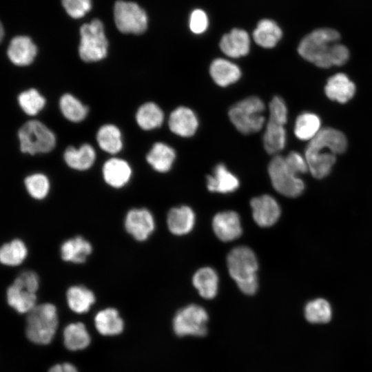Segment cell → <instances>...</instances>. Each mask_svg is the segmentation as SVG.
Instances as JSON below:
<instances>
[{"label": "cell", "mask_w": 372, "mask_h": 372, "mask_svg": "<svg viewBox=\"0 0 372 372\" xmlns=\"http://www.w3.org/2000/svg\"><path fill=\"white\" fill-rule=\"evenodd\" d=\"M59 105L63 116L74 123L82 121L88 112L87 107L70 94H65L61 96Z\"/></svg>", "instance_id": "37"}, {"label": "cell", "mask_w": 372, "mask_h": 372, "mask_svg": "<svg viewBox=\"0 0 372 372\" xmlns=\"http://www.w3.org/2000/svg\"><path fill=\"white\" fill-rule=\"evenodd\" d=\"M240 185L238 178L223 164H218L212 175L207 176V187L209 191L221 194H229L236 191Z\"/></svg>", "instance_id": "23"}, {"label": "cell", "mask_w": 372, "mask_h": 372, "mask_svg": "<svg viewBox=\"0 0 372 372\" xmlns=\"http://www.w3.org/2000/svg\"><path fill=\"white\" fill-rule=\"evenodd\" d=\"M96 141L103 150L111 154H117L123 147L121 133L114 125H103L98 130Z\"/></svg>", "instance_id": "34"}, {"label": "cell", "mask_w": 372, "mask_h": 372, "mask_svg": "<svg viewBox=\"0 0 372 372\" xmlns=\"http://www.w3.org/2000/svg\"><path fill=\"white\" fill-rule=\"evenodd\" d=\"M212 228L216 236L224 242L236 240L242 231L240 216L234 211L216 214L212 220Z\"/></svg>", "instance_id": "14"}, {"label": "cell", "mask_w": 372, "mask_h": 372, "mask_svg": "<svg viewBox=\"0 0 372 372\" xmlns=\"http://www.w3.org/2000/svg\"><path fill=\"white\" fill-rule=\"evenodd\" d=\"M67 13L74 19L83 17L91 8L90 0H61Z\"/></svg>", "instance_id": "40"}, {"label": "cell", "mask_w": 372, "mask_h": 372, "mask_svg": "<svg viewBox=\"0 0 372 372\" xmlns=\"http://www.w3.org/2000/svg\"><path fill=\"white\" fill-rule=\"evenodd\" d=\"M81 41L79 54L85 62H96L104 59L107 53L108 41L102 22L94 19L80 28Z\"/></svg>", "instance_id": "7"}, {"label": "cell", "mask_w": 372, "mask_h": 372, "mask_svg": "<svg viewBox=\"0 0 372 372\" xmlns=\"http://www.w3.org/2000/svg\"><path fill=\"white\" fill-rule=\"evenodd\" d=\"M263 144L266 152L270 154H275L283 149L286 144L284 125L269 119L263 136Z\"/></svg>", "instance_id": "31"}, {"label": "cell", "mask_w": 372, "mask_h": 372, "mask_svg": "<svg viewBox=\"0 0 372 372\" xmlns=\"http://www.w3.org/2000/svg\"><path fill=\"white\" fill-rule=\"evenodd\" d=\"M68 307L76 313L87 312L96 302V296L92 290L83 285H72L65 293Z\"/></svg>", "instance_id": "22"}, {"label": "cell", "mask_w": 372, "mask_h": 372, "mask_svg": "<svg viewBox=\"0 0 372 372\" xmlns=\"http://www.w3.org/2000/svg\"><path fill=\"white\" fill-rule=\"evenodd\" d=\"M282 35V30L278 24L267 19L260 20L253 32L255 42L265 48L276 46Z\"/></svg>", "instance_id": "30"}, {"label": "cell", "mask_w": 372, "mask_h": 372, "mask_svg": "<svg viewBox=\"0 0 372 372\" xmlns=\"http://www.w3.org/2000/svg\"><path fill=\"white\" fill-rule=\"evenodd\" d=\"M18 101L23 112L30 116L37 114L45 106V100L35 89H30L18 96Z\"/></svg>", "instance_id": "39"}, {"label": "cell", "mask_w": 372, "mask_h": 372, "mask_svg": "<svg viewBox=\"0 0 372 372\" xmlns=\"http://www.w3.org/2000/svg\"><path fill=\"white\" fill-rule=\"evenodd\" d=\"M97 331L103 335L120 334L124 327L123 320L118 311L113 307H107L97 312L94 317Z\"/></svg>", "instance_id": "27"}, {"label": "cell", "mask_w": 372, "mask_h": 372, "mask_svg": "<svg viewBox=\"0 0 372 372\" xmlns=\"http://www.w3.org/2000/svg\"><path fill=\"white\" fill-rule=\"evenodd\" d=\"M37 53V46L27 36H17L12 38L7 50L10 61L18 66L31 64Z\"/></svg>", "instance_id": "18"}, {"label": "cell", "mask_w": 372, "mask_h": 372, "mask_svg": "<svg viewBox=\"0 0 372 372\" xmlns=\"http://www.w3.org/2000/svg\"><path fill=\"white\" fill-rule=\"evenodd\" d=\"M324 90L331 100L344 103L354 96L355 85L346 74L338 73L328 79Z\"/></svg>", "instance_id": "20"}, {"label": "cell", "mask_w": 372, "mask_h": 372, "mask_svg": "<svg viewBox=\"0 0 372 372\" xmlns=\"http://www.w3.org/2000/svg\"><path fill=\"white\" fill-rule=\"evenodd\" d=\"M63 342L71 351L81 350L90 343V336L82 322L69 324L63 331Z\"/></svg>", "instance_id": "32"}, {"label": "cell", "mask_w": 372, "mask_h": 372, "mask_svg": "<svg viewBox=\"0 0 372 372\" xmlns=\"http://www.w3.org/2000/svg\"><path fill=\"white\" fill-rule=\"evenodd\" d=\"M48 372H77V370L72 364L63 363L54 365Z\"/></svg>", "instance_id": "45"}, {"label": "cell", "mask_w": 372, "mask_h": 372, "mask_svg": "<svg viewBox=\"0 0 372 372\" xmlns=\"http://www.w3.org/2000/svg\"><path fill=\"white\" fill-rule=\"evenodd\" d=\"M252 216L257 225L267 227L274 225L279 219L281 210L277 200L269 195L253 198L250 201Z\"/></svg>", "instance_id": "13"}, {"label": "cell", "mask_w": 372, "mask_h": 372, "mask_svg": "<svg viewBox=\"0 0 372 372\" xmlns=\"http://www.w3.org/2000/svg\"><path fill=\"white\" fill-rule=\"evenodd\" d=\"M285 158L288 167L296 175L304 174L309 170L305 157L298 152H291Z\"/></svg>", "instance_id": "44"}, {"label": "cell", "mask_w": 372, "mask_h": 372, "mask_svg": "<svg viewBox=\"0 0 372 372\" xmlns=\"http://www.w3.org/2000/svg\"><path fill=\"white\" fill-rule=\"evenodd\" d=\"M8 304L19 313H29L37 304V295L24 287L15 278L7 287Z\"/></svg>", "instance_id": "16"}, {"label": "cell", "mask_w": 372, "mask_h": 372, "mask_svg": "<svg viewBox=\"0 0 372 372\" xmlns=\"http://www.w3.org/2000/svg\"><path fill=\"white\" fill-rule=\"evenodd\" d=\"M24 186L29 196L37 201L46 199L51 189L48 177L42 173H34L26 176Z\"/></svg>", "instance_id": "36"}, {"label": "cell", "mask_w": 372, "mask_h": 372, "mask_svg": "<svg viewBox=\"0 0 372 372\" xmlns=\"http://www.w3.org/2000/svg\"><path fill=\"white\" fill-rule=\"evenodd\" d=\"M168 125L174 134L182 137H189L196 132L198 121L193 110L189 107L180 106L170 114Z\"/></svg>", "instance_id": "17"}, {"label": "cell", "mask_w": 372, "mask_h": 372, "mask_svg": "<svg viewBox=\"0 0 372 372\" xmlns=\"http://www.w3.org/2000/svg\"><path fill=\"white\" fill-rule=\"evenodd\" d=\"M208 315L202 307L190 304L178 310L173 320L174 332L178 336H204L207 334Z\"/></svg>", "instance_id": "9"}, {"label": "cell", "mask_w": 372, "mask_h": 372, "mask_svg": "<svg viewBox=\"0 0 372 372\" xmlns=\"http://www.w3.org/2000/svg\"><path fill=\"white\" fill-rule=\"evenodd\" d=\"M126 233L138 242L147 240L154 231L156 223L152 213L145 207H133L124 216Z\"/></svg>", "instance_id": "11"}, {"label": "cell", "mask_w": 372, "mask_h": 372, "mask_svg": "<svg viewBox=\"0 0 372 372\" xmlns=\"http://www.w3.org/2000/svg\"><path fill=\"white\" fill-rule=\"evenodd\" d=\"M114 19L118 30L125 34H139L147 27L146 12L134 2L117 1L114 7Z\"/></svg>", "instance_id": "10"}, {"label": "cell", "mask_w": 372, "mask_h": 372, "mask_svg": "<svg viewBox=\"0 0 372 372\" xmlns=\"http://www.w3.org/2000/svg\"><path fill=\"white\" fill-rule=\"evenodd\" d=\"M268 173L273 188L288 197H297L304 189V182L288 167L285 157L277 155L269 163Z\"/></svg>", "instance_id": "8"}, {"label": "cell", "mask_w": 372, "mask_h": 372, "mask_svg": "<svg viewBox=\"0 0 372 372\" xmlns=\"http://www.w3.org/2000/svg\"><path fill=\"white\" fill-rule=\"evenodd\" d=\"M21 151L30 155L51 152L56 145L54 133L37 120L25 123L19 130Z\"/></svg>", "instance_id": "6"}, {"label": "cell", "mask_w": 372, "mask_h": 372, "mask_svg": "<svg viewBox=\"0 0 372 372\" xmlns=\"http://www.w3.org/2000/svg\"><path fill=\"white\" fill-rule=\"evenodd\" d=\"M269 120L284 125L287 121V108L284 100L274 96L269 103Z\"/></svg>", "instance_id": "41"}, {"label": "cell", "mask_w": 372, "mask_h": 372, "mask_svg": "<svg viewBox=\"0 0 372 372\" xmlns=\"http://www.w3.org/2000/svg\"><path fill=\"white\" fill-rule=\"evenodd\" d=\"M63 158L71 169L85 171L94 163L96 153L94 149L89 144H83L79 149L70 146L65 149Z\"/></svg>", "instance_id": "26"}, {"label": "cell", "mask_w": 372, "mask_h": 372, "mask_svg": "<svg viewBox=\"0 0 372 372\" xmlns=\"http://www.w3.org/2000/svg\"><path fill=\"white\" fill-rule=\"evenodd\" d=\"M331 314L329 303L322 298L309 302L304 308V316L311 323H327L330 321Z\"/></svg>", "instance_id": "38"}, {"label": "cell", "mask_w": 372, "mask_h": 372, "mask_svg": "<svg viewBox=\"0 0 372 372\" xmlns=\"http://www.w3.org/2000/svg\"><path fill=\"white\" fill-rule=\"evenodd\" d=\"M94 251L90 240L81 235L65 239L59 247L61 260L74 265L85 263Z\"/></svg>", "instance_id": "12"}, {"label": "cell", "mask_w": 372, "mask_h": 372, "mask_svg": "<svg viewBox=\"0 0 372 372\" xmlns=\"http://www.w3.org/2000/svg\"><path fill=\"white\" fill-rule=\"evenodd\" d=\"M29 249L25 241L14 238L2 244L0 248V262L6 267H16L28 258Z\"/></svg>", "instance_id": "24"}, {"label": "cell", "mask_w": 372, "mask_h": 372, "mask_svg": "<svg viewBox=\"0 0 372 372\" xmlns=\"http://www.w3.org/2000/svg\"><path fill=\"white\" fill-rule=\"evenodd\" d=\"M132 174L129 163L125 160L112 158L103 166L102 175L105 183L112 188L119 189L126 186Z\"/></svg>", "instance_id": "15"}, {"label": "cell", "mask_w": 372, "mask_h": 372, "mask_svg": "<svg viewBox=\"0 0 372 372\" xmlns=\"http://www.w3.org/2000/svg\"><path fill=\"white\" fill-rule=\"evenodd\" d=\"M57 309L50 302L37 304L26 318L25 333L32 342L47 344L54 338L58 327Z\"/></svg>", "instance_id": "4"}, {"label": "cell", "mask_w": 372, "mask_h": 372, "mask_svg": "<svg viewBox=\"0 0 372 372\" xmlns=\"http://www.w3.org/2000/svg\"><path fill=\"white\" fill-rule=\"evenodd\" d=\"M176 158L175 151L165 143L154 144L146 156L147 163L158 172L165 173L170 170Z\"/></svg>", "instance_id": "29"}, {"label": "cell", "mask_w": 372, "mask_h": 372, "mask_svg": "<svg viewBox=\"0 0 372 372\" xmlns=\"http://www.w3.org/2000/svg\"><path fill=\"white\" fill-rule=\"evenodd\" d=\"M195 219V214L189 207L183 205L174 207L167 214V227L170 232L174 235H185L194 228Z\"/></svg>", "instance_id": "21"}, {"label": "cell", "mask_w": 372, "mask_h": 372, "mask_svg": "<svg viewBox=\"0 0 372 372\" xmlns=\"http://www.w3.org/2000/svg\"><path fill=\"white\" fill-rule=\"evenodd\" d=\"M218 276L211 267H205L196 271L192 283L199 294L204 298H214L218 289Z\"/></svg>", "instance_id": "28"}, {"label": "cell", "mask_w": 372, "mask_h": 372, "mask_svg": "<svg viewBox=\"0 0 372 372\" xmlns=\"http://www.w3.org/2000/svg\"><path fill=\"white\" fill-rule=\"evenodd\" d=\"M220 48L225 55L231 58L245 56L249 52V36L245 30L234 28L223 36Z\"/></svg>", "instance_id": "19"}, {"label": "cell", "mask_w": 372, "mask_h": 372, "mask_svg": "<svg viewBox=\"0 0 372 372\" xmlns=\"http://www.w3.org/2000/svg\"><path fill=\"white\" fill-rule=\"evenodd\" d=\"M136 120L141 129L150 130L159 127L163 124L164 114L156 103L148 102L138 108Z\"/></svg>", "instance_id": "33"}, {"label": "cell", "mask_w": 372, "mask_h": 372, "mask_svg": "<svg viewBox=\"0 0 372 372\" xmlns=\"http://www.w3.org/2000/svg\"><path fill=\"white\" fill-rule=\"evenodd\" d=\"M320 125L318 116L311 112H304L296 120L294 133L300 140L311 141L321 130Z\"/></svg>", "instance_id": "35"}, {"label": "cell", "mask_w": 372, "mask_h": 372, "mask_svg": "<svg viewBox=\"0 0 372 372\" xmlns=\"http://www.w3.org/2000/svg\"><path fill=\"white\" fill-rule=\"evenodd\" d=\"M15 279L28 290L37 293L40 287L41 280L39 274L35 271L32 269L23 270Z\"/></svg>", "instance_id": "42"}, {"label": "cell", "mask_w": 372, "mask_h": 372, "mask_svg": "<svg viewBox=\"0 0 372 372\" xmlns=\"http://www.w3.org/2000/svg\"><path fill=\"white\" fill-rule=\"evenodd\" d=\"M229 273L242 292L254 294L258 287V263L254 251L246 246L232 249L227 257Z\"/></svg>", "instance_id": "3"}, {"label": "cell", "mask_w": 372, "mask_h": 372, "mask_svg": "<svg viewBox=\"0 0 372 372\" xmlns=\"http://www.w3.org/2000/svg\"><path fill=\"white\" fill-rule=\"evenodd\" d=\"M209 73L213 81L219 86L226 87L236 82L241 76L239 67L222 58L214 59L210 65Z\"/></svg>", "instance_id": "25"}, {"label": "cell", "mask_w": 372, "mask_h": 372, "mask_svg": "<svg viewBox=\"0 0 372 372\" xmlns=\"http://www.w3.org/2000/svg\"><path fill=\"white\" fill-rule=\"evenodd\" d=\"M340 38V34L334 29H316L301 40L298 53L319 68L344 65L349 58V52L345 45L338 43Z\"/></svg>", "instance_id": "1"}, {"label": "cell", "mask_w": 372, "mask_h": 372, "mask_svg": "<svg viewBox=\"0 0 372 372\" xmlns=\"http://www.w3.org/2000/svg\"><path fill=\"white\" fill-rule=\"evenodd\" d=\"M3 28H2V25H1V40L3 38Z\"/></svg>", "instance_id": "46"}, {"label": "cell", "mask_w": 372, "mask_h": 372, "mask_svg": "<svg viewBox=\"0 0 372 372\" xmlns=\"http://www.w3.org/2000/svg\"><path fill=\"white\" fill-rule=\"evenodd\" d=\"M347 140L340 131L326 127L309 141L305 149V159L311 175L318 179L327 176L336 160V155L344 152Z\"/></svg>", "instance_id": "2"}, {"label": "cell", "mask_w": 372, "mask_h": 372, "mask_svg": "<svg viewBox=\"0 0 372 372\" xmlns=\"http://www.w3.org/2000/svg\"><path fill=\"white\" fill-rule=\"evenodd\" d=\"M208 18L206 13L200 9L194 10L190 16L189 28L192 32L201 34L208 27Z\"/></svg>", "instance_id": "43"}, {"label": "cell", "mask_w": 372, "mask_h": 372, "mask_svg": "<svg viewBox=\"0 0 372 372\" xmlns=\"http://www.w3.org/2000/svg\"><path fill=\"white\" fill-rule=\"evenodd\" d=\"M263 101L257 96L244 99L231 107L230 121L240 133L249 134L260 131L265 122Z\"/></svg>", "instance_id": "5"}]
</instances>
